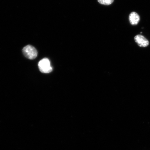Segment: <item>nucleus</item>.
<instances>
[{
	"label": "nucleus",
	"instance_id": "1",
	"mask_svg": "<svg viewBox=\"0 0 150 150\" xmlns=\"http://www.w3.org/2000/svg\"><path fill=\"white\" fill-rule=\"evenodd\" d=\"M22 52L23 55L26 58L31 60L35 59L38 55V52L36 49L30 45L24 47Z\"/></svg>",
	"mask_w": 150,
	"mask_h": 150
},
{
	"label": "nucleus",
	"instance_id": "2",
	"mask_svg": "<svg viewBox=\"0 0 150 150\" xmlns=\"http://www.w3.org/2000/svg\"><path fill=\"white\" fill-rule=\"evenodd\" d=\"M38 67L40 72L45 74L51 72L52 71L50 62L47 58H44L39 61Z\"/></svg>",
	"mask_w": 150,
	"mask_h": 150
},
{
	"label": "nucleus",
	"instance_id": "3",
	"mask_svg": "<svg viewBox=\"0 0 150 150\" xmlns=\"http://www.w3.org/2000/svg\"><path fill=\"white\" fill-rule=\"evenodd\" d=\"M134 40L138 45L141 47H146L149 45V40L141 35H136L134 37Z\"/></svg>",
	"mask_w": 150,
	"mask_h": 150
},
{
	"label": "nucleus",
	"instance_id": "4",
	"mask_svg": "<svg viewBox=\"0 0 150 150\" xmlns=\"http://www.w3.org/2000/svg\"><path fill=\"white\" fill-rule=\"evenodd\" d=\"M129 21L132 25H137L140 20V17L137 13L135 12H131L129 16Z\"/></svg>",
	"mask_w": 150,
	"mask_h": 150
},
{
	"label": "nucleus",
	"instance_id": "5",
	"mask_svg": "<svg viewBox=\"0 0 150 150\" xmlns=\"http://www.w3.org/2000/svg\"><path fill=\"white\" fill-rule=\"evenodd\" d=\"M100 4L105 5H109L113 3L114 0H98Z\"/></svg>",
	"mask_w": 150,
	"mask_h": 150
}]
</instances>
